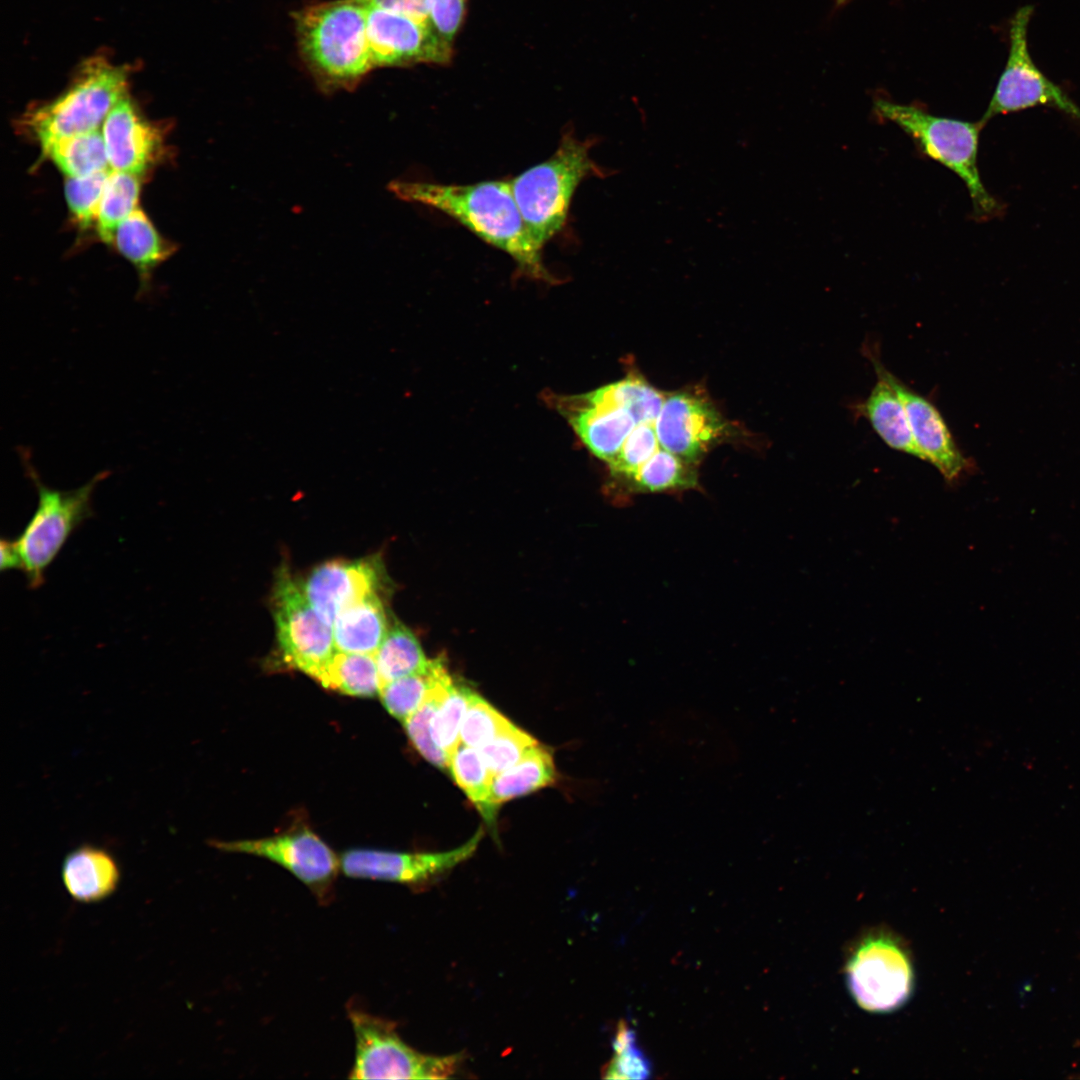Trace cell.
Returning <instances> with one entry per match:
<instances>
[{"label":"cell","instance_id":"obj_1","mask_svg":"<svg viewBox=\"0 0 1080 1080\" xmlns=\"http://www.w3.org/2000/svg\"><path fill=\"white\" fill-rule=\"evenodd\" d=\"M388 189L400 200L433 208L466 227L487 244L510 256L521 273L554 283L542 250L529 233L510 181L440 184L394 180Z\"/></svg>","mask_w":1080,"mask_h":1080},{"label":"cell","instance_id":"obj_2","mask_svg":"<svg viewBox=\"0 0 1080 1080\" xmlns=\"http://www.w3.org/2000/svg\"><path fill=\"white\" fill-rule=\"evenodd\" d=\"M298 51L318 88L353 91L375 68L365 0H331L293 14Z\"/></svg>","mask_w":1080,"mask_h":1080},{"label":"cell","instance_id":"obj_3","mask_svg":"<svg viewBox=\"0 0 1080 1080\" xmlns=\"http://www.w3.org/2000/svg\"><path fill=\"white\" fill-rule=\"evenodd\" d=\"M594 144L593 139L581 140L567 132L548 159L510 180L524 223L541 249L565 225L580 183L609 175L590 156Z\"/></svg>","mask_w":1080,"mask_h":1080},{"label":"cell","instance_id":"obj_4","mask_svg":"<svg viewBox=\"0 0 1080 1080\" xmlns=\"http://www.w3.org/2000/svg\"><path fill=\"white\" fill-rule=\"evenodd\" d=\"M874 113L894 123L914 142L918 150L953 171L966 185L973 215L978 220L999 216L1004 207L985 188L978 169V146L982 120L968 122L935 116L919 106L877 98Z\"/></svg>","mask_w":1080,"mask_h":1080},{"label":"cell","instance_id":"obj_5","mask_svg":"<svg viewBox=\"0 0 1080 1080\" xmlns=\"http://www.w3.org/2000/svg\"><path fill=\"white\" fill-rule=\"evenodd\" d=\"M129 71L104 56L80 66L70 86L58 97L28 112L26 128L45 141L98 130L110 110L127 94Z\"/></svg>","mask_w":1080,"mask_h":1080},{"label":"cell","instance_id":"obj_6","mask_svg":"<svg viewBox=\"0 0 1080 1080\" xmlns=\"http://www.w3.org/2000/svg\"><path fill=\"white\" fill-rule=\"evenodd\" d=\"M19 452L25 470L36 487L38 503L22 533L12 541L28 585L36 589L43 584L46 569L74 530L92 516L93 490L109 473L99 472L87 483L73 490H57L41 481L31 464L29 453L25 449H20Z\"/></svg>","mask_w":1080,"mask_h":1080},{"label":"cell","instance_id":"obj_7","mask_svg":"<svg viewBox=\"0 0 1080 1080\" xmlns=\"http://www.w3.org/2000/svg\"><path fill=\"white\" fill-rule=\"evenodd\" d=\"M846 984L857 1005L871 1013L901 1008L911 997L914 971L903 940L886 928L856 939L845 963Z\"/></svg>","mask_w":1080,"mask_h":1080},{"label":"cell","instance_id":"obj_8","mask_svg":"<svg viewBox=\"0 0 1080 1080\" xmlns=\"http://www.w3.org/2000/svg\"><path fill=\"white\" fill-rule=\"evenodd\" d=\"M355 1036L351 1079H446L454 1076L462 1055H428L409 1046L387 1019L350 1009Z\"/></svg>","mask_w":1080,"mask_h":1080},{"label":"cell","instance_id":"obj_9","mask_svg":"<svg viewBox=\"0 0 1080 1080\" xmlns=\"http://www.w3.org/2000/svg\"><path fill=\"white\" fill-rule=\"evenodd\" d=\"M1034 8L1020 7L1009 23V51L995 91L980 119L985 124L997 115L1045 106L1080 123V107L1036 66L1028 49V25Z\"/></svg>","mask_w":1080,"mask_h":1080},{"label":"cell","instance_id":"obj_10","mask_svg":"<svg viewBox=\"0 0 1080 1080\" xmlns=\"http://www.w3.org/2000/svg\"><path fill=\"white\" fill-rule=\"evenodd\" d=\"M272 600L282 658L315 680L336 651L332 626L312 607L299 581L285 567L276 577Z\"/></svg>","mask_w":1080,"mask_h":1080},{"label":"cell","instance_id":"obj_11","mask_svg":"<svg viewBox=\"0 0 1080 1080\" xmlns=\"http://www.w3.org/2000/svg\"><path fill=\"white\" fill-rule=\"evenodd\" d=\"M225 852L243 853L268 859L292 873L307 886L321 904L333 899L340 857L314 832L300 829L275 836L210 842Z\"/></svg>","mask_w":1080,"mask_h":1080},{"label":"cell","instance_id":"obj_12","mask_svg":"<svg viewBox=\"0 0 1080 1080\" xmlns=\"http://www.w3.org/2000/svg\"><path fill=\"white\" fill-rule=\"evenodd\" d=\"M367 35L375 68L446 65L453 57V47L429 24L368 4Z\"/></svg>","mask_w":1080,"mask_h":1080},{"label":"cell","instance_id":"obj_13","mask_svg":"<svg viewBox=\"0 0 1080 1080\" xmlns=\"http://www.w3.org/2000/svg\"><path fill=\"white\" fill-rule=\"evenodd\" d=\"M482 837L483 831L480 828L461 846L442 852L350 849L340 856V867L341 871L351 878L420 886L470 858Z\"/></svg>","mask_w":1080,"mask_h":1080},{"label":"cell","instance_id":"obj_14","mask_svg":"<svg viewBox=\"0 0 1080 1080\" xmlns=\"http://www.w3.org/2000/svg\"><path fill=\"white\" fill-rule=\"evenodd\" d=\"M661 448L696 465L729 434V425L703 393L682 391L665 396L655 421Z\"/></svg>","mask_w":1080,"mask_h":1080},{"label":"cell","instance_id":"obj_15","mask_svg":"<svg viewBox=\"0 0 1080 1080\" xmlns=\"http://www.w3.org/2000/svg\"><path fill=\"white\" fill-rule=\"evenodd\" d=\"M876 375L884 378L902 401L915 442L946 482L954 483L969 472L972 464L959 450L951 432L935 405L888 371L879 358L868 350Z\"/></svg>","mask_w":1080,"mask_h":1080},{"label":"cell","instance_id":"obj_16","mask_svg":"<svg viewBox=\"0 0 1080 1080\" xmlns=\"http://www.w3.org/2000/svg\"><path fill=\"white\" fill-rule=\"evenodd\" d=\"M554 402L586 448L607 463L638 425L633 415L614 400L607 385L588 393L561 396Z\"/></svg>","mask_w":1080,"mask_h":1080},{"label":"cell","instance_id":"obj_17","mask_svg":"<svg viewBox=\"0 0 1080 1080\" xmlns=\"http://www.w3.org/2000/svg\"><path fill=\"white\" fill-rule=\"evenodd\" d=\"M380 580L376 560H332L315 567L299 585L320 617L332 626L347 606L376 591Z\"/></svg>","mask_w":1080,"mask_h":1080},{"label":"cell","instance_id":"obj_18","mask_svg":"<svg viewBox=\"0 0 1080 1080\" xmlns=\"http://www.w3.org/2000/svg\"><path fill=\"white\" fill-rule=\"evenodd\" d=\"M102 135L112 170L143 174L158 158L160 130L146 121L126 95L108 113Z\"/></svg>","mask_w":1080,"mask_h":1080},{"label":"cell","instance_id":"obj_19","mask_svg":"<svg viewBox=\"0 0 1080 1080\" xmlns=\"http://www.w3.org/2000/svg\"><path fill=\"white\" fill-rule=\"evenodd\" d=\"M61 877L68 894L80 903L100 902L118 888L121 872L106 849L83 844L64 858Z\"/></svg>","mask_w":1080,"mask_h":1080},{"label":"cell","instance_id":"obj_20","mask_svg":"<svg viewBox=\"0 0 1080 1080\" xmlns=\"http://www.w3.org/2000/svg\"><path fill=\"white\" fill-rule=\"evenodd\" d=\"M389 627L382 600L376 591L371 592L336 616L332 624L335 649L375 654Z\"/></svg>","mask_w":1080,"mask_h":1080},{"label":"cell","instance_id":"obj_21","mask_svg":"<svg viewBox=\"0 0 1080 1080\" xmlns=\"http://www.w3.org/2000/svg\"><path fill=\"white\" fill-rule=\"evenodd\" d=\"M856 410L868 419L874 431L892 449L925 461L917 446L902 401L881 376L866 400Z\"/></svg>","mask_w":1080,"mask_h":1080},{"label":"cell","instance_id":"obj_22","mask_svg":"<svg viewBox=\"0 0 1080 1080\" xmlns=\"http://www.w3.org/2000/svg\"><path fill=\"white\" fill-rule=\"evenodd\" d=\"M557 777L551 751L539 743L518 763L493 777L492 801L500 807L509 800L554 784Z\"/></svg>","mask_w":1080,"mask_h":1080},{"label":"cell","instance_id":"obj_23","mask_svg":"<svg viewBox=\"0 0 1080 1080\" xmlns=\"http://www.w3.org/2000/svg\"><path fill=\"white\" fill-rule=\"evenodd\" d=\"M113 242L119 252L137 267L144 284L148 281L150 271L173 251V247L159 235L140 209H135L119 224Z\"/></svg>","mask_w":1080,"mask_h":1080},{"label":"cell","instance_id":"obj_24","mask_svg":"<svg viewBox=\"0 0 1080 1080\" xmlns=\"http://www.w3.org/2000/svg\"><path fill=\"white\" fill-rule=\"evenodd\" d=\"M315 680L327 689L356 697H373L381 689L374 654L336 650Z\"/></svg>","mask_w":1080,"mask_h":1080},{"label":"cell","instance_id":"obj_25","mask_svg":"<svg viewBox=\"0 0 1080 1080\" xmlns=\"http://www.w3.org/2000/svg\"><path fill=\"white\" fill-rule=\"evenodd\" d=\"M40 145L47 158L67 177H83L110 167L103 135L98 130L51 139Z\"/></svg>","mask_w":1080,"mask_h":1080},{"label":"cell","instance_id":"obj_26","mask_svg":"<svg viewBox=\"0 0 1080 1080\" xmlns=\"http://www.w3.org/2000/svg\"><path fill=\"white\" fill-rule=\"evenodd\" d=\"M381 687L391 681L426 671L433 659H428L410 629L401 623L389 627L374 654Z\"/></svg>","mask_w":1080,"mask_h":1080},{"label":"cell","instance_id":"obj_27","mask_svg":"<svg viewBox=\"0 0 1080 1080\" xmlns=\"http://www.w3.org/2000/svg\"><path fill=\"white\" fill-rule=\"evenodd\" d=\"M625 483L632 493H658L695 488L698 477L696 465L660 447Z\"/></svg>","mask_w":1080,"mask_h":1080},{"label":"cell","instance_id":"obj_28","mask_svg":"<svg viewBox=\"0 0 1080 1080\" xmlns=\"http://www.w3.org/2000/svg\"><path fill=\"white\" fill-rule=\"evenodd\" d=\"M449 773L489 826L494 827L499 809L491 795L494 776L479 750L460 743L450 757Z\"/></svg>","mask_w":1080,"mask_h":1080},{"label":"cell","instance_id":"obj_29","mask_svg":"<svg viewBox=\"0 0 1080 1080\" xmlns=\"http://www.w3.org/2000/svg\"><path fill=\"white\" fill-rule=\"evenodd\" d=\"M446 674L448 671L441 659H433L426 671L384 684L379 697L387 712L403 723L423 704Z\"/></svg>","mask_w":1080,"mask_h":1080},{"label":"cell","instance_id":"obj_30","mask_svg":"<svg viewBox=\"0 0 1080 1080\" xmlns=\"http://www.w3.org/2000/svg\"><path fill=\"white\" fill-rule=\"evenodd\" d=\"M139 176L111 170L102 194L98 215V234L105 242H113L119 224L136 208L139 197Z\"/></svg>","mask_w":1080,"mask_h":1080},{"label":"cell","instance_id":"obj_31","mask_svg":"<svg viewBox=\"0 0 1080 1080\" xmlns=\"http://www.w3.org/2000/svg\"><path fill=\"white\" fill-rule=\"evenodd\" d=\"M452 682L453 678L449 673L446 674L430 692L423 704L402 723L410 742L417 752L435 767L448 772L450 760L433 742L430 734V723L435 710L443 700Z\"/></svg>","mask_w":1080,"mask_h":1080},{"label":"cell","instance_id":"obj_32","mask_svg":"<svg viewBox=\"0 0 1080 1080\" xmlns=\"http://www.w3.org/2000/svg\"><path fill=\"white\" fill-rule=\"evenodd\" d=\"M473 692L453 680L431 719L432 740L449 760L460 744V729Z\"/></svg>","mask_w":1080,"mask_h":1080},{"label":"cell","instance_id":"obj_33","mask_svg":"<svg viewBox=\"0 0 1080 1080\" xmlns=\"http://www.w3.org/2000/svg\"><path fill=\"white\" fill-rule=\"evenodd\" d=\"M608 387L613 398L633 415L637 424H655L665 399L663 393L636 375L610 383Z\"/></svg>","mask_w":1080,"mask_h":1080},{"label":"cell","instance_id":"obj_34","mask_svg":"<svg viewBox=\"0 0 1080 1080\" xmlns=\"http://www.w3.org/2000/svg\"><path fill=\"white\" fill-rule=\"evenodd\" d=\"M510 724L503 714L473 692L462 721L460 743L478 749Z\"/></svg>","mask_w":1080,"mask_h":1080},{"label":"cell","instance_id":"obj_35","mask_svg":"<svg viewBox=\"0 0 1080 1080\" xmlns=\"http://www.w3.org/2000/svg\"><path fill=\"white\" fill-rule=\"evenodd\" d=\"M660 447L655 424L636 425L616 456L608 463L611 475L624 482L628 481Z\"/></svg>","mask_w":1080,"mask_h":1080},{"label":"cell","instance_id":"obj_36","mask_svg":"<svg viewBox=\"0 0 1080 1080\" xmlns=\"http://www.w3.org/2000/svg\"><path fill=\"white\" fill-rule=\"evenodd\" d=\"M539 742L513 723L478 748L493 776L518 763Z\"/></svg>","mask_w":1080,"mask_h":1080},{"label":"cell","instance_id":"obj_37","mask_svg":"<svg viewBox=\"0 0 1080 1080\" xmlns=\"http://www.w3.org/2000/svg\"><path fill=\"white\" fill-rule=\"evenodd\" d=\"M109 169L83 177H68L65 182V197L74 218L83 226H89L97 220L98 210L104 191Z\"/></svg>","mask_w":1080,"mask_h":1080},{"label":"cell","instance_id":"obj_38","mask_svg":"<svg viewBox=\"0 0 1080 1080\" xmlns=\"http://www.w3.org/2000/svg\"><path fill=\"white\" fill-rule=\"evenodd\" d=\"M468 0H427L429 24L449 46L459 33L467 13Z\"/></svg>","mask_w":1080,"mask_h":1080},{"label":"cell","instance_id":"obj_39","mask_svg":"<svg viewBox=\"0 0 1080 1080\" xmlns=\"http://www.w3.org/2000/svg\"><path fill=\"white\" fill-rule=\"evenodd\" d=\"M651 1071L649 1059L635 1044L614 1052L613 1058L603 1069L602 1076L607 1079H646L650 1077Z\"/></svg>","mask_w":1080,"mask_h":1080},{"label":"cell","instance_id":"obj_40","mask_svg":"<svg viewBox=\"0 0 1080 1080\" xmlns=\"http://www.w3.org/2000/svg\"><path fill=\"white\" fill-rule=\"evenodd\" d=\"M368 5L389 9L429 24L427 0H365ZM430 25V24H429Z\"/></svg>","mask_w":1080,"mask_h":1080},{"label":"cell","instance_id":"obj_41","mask_svg":"<svg viewBox=\"0 0 1080 1080\" xmlns=\"http://www.w3.org/2000/svg\"><path fill=\"white\" fill-rule=\"evenodd\" d=\"M0 569L2 571L21 569V561L13 541L3 538L0 543Z\"/></svg>","mask_w":1080,"mask_h":1080},{"label":"cell","instance_id":"obj_42","mask_svg":"<svg viewBox=\"0 0 1080 1080\" xmlns=\"http://www.w3.org/2000/svg\"><path fill=\"white\" fill-rule=\"evenodd\" d=\"M636 1044V1034L624 1021H621L613 1039V1051L619 1052Z\"/></svg>","mask_w":1080,"mask_h":1080}]
</instances>
